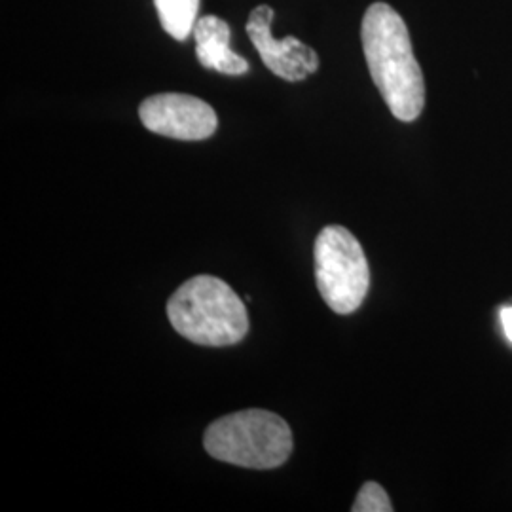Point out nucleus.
Segmentation results:
<instances>
[{"mask_svg":"<svg viewBox=\"0 0 512 512\" xmlns=\"http://www.w3.org/2000/svg\"><path fill=\"white\" fill-rule=\"evenodd\" d=\"M274 10L266 4L256 6L247 21V35L255 44L264 65L287 82H302L319 69V55L298 38L277 40L272 35Z\"/></svg>","mask_w":512,"mask_h":512,"instance_id":"obj_6","label":"nucleus"},{"mask_svg":"<svg viewBox=\"0 0 512 512\" xmlns=\"http://www.w3.org/2000/svg\"><path fill=\"white\" fill-rule=\"evenodd\" d=\"M209 456L247 469L281 467L293 452L289 423L268 410H241L213 421L203 437Z\"/></svg>","mask_w":512,"mask_h":512,"instance_id":"obj_3","label":"nucleus"},{"mask_svg":"<svg viewBox=\"0 0 512 512\" xmlns=\"http://www.w3.org/2000/svg\"><path fill=\"white\" fill-rule=\"evenodd\" d=\"M171 327L207 348L234 346L249 332V315L238 293L213 275H196L167 302Z\"/></svg>","mask_w":512,"mask_h":512,"instance_id":"obj_2","label":"nucleus"},{"mask_svg":"<svg viewBox=\"0 0 512 512\" xmlns=\"http://www.w3.org/2000/svg\"><path fill=\"white\" fill-rule=\"evenodd\" d=\"M353 512H391L393 505L389 495L385 494L384 488L378 482H366L357 495L353 507Z\"/></svg>","mask_w":512,"mask_h":512,"instance_id":"obj_9","label":"nucleus"},{"mask_svg":"<svg viewBox=\"0 0 512 512\" xmlns=\"http://www.w3.org/2000/svg\"><path fill=\"white\" fill-rule=\"evenodd\" d=\"M194 38H196L198 61L205 69L228 74V76L249 73L247 59L232 52L230 48V27L224 19L217 16H203L198 19Z\"/></svg>","mask_w":512,"mask_h":512,"instance_id":"obj_7","label":"nucleus"},{"mask_svg":"<svg viewBox=\"0 0 512 512\" xmlns=\"http://www.w3.org/2000/svg\"><path fill=\"white\" fill-rule=\"evenodd\" d=\"M165 33L175 40H186L194 33L200 0H154Z\"/></svg>","mask_w":512,"mask_h":512,"instance_id":"obj_8","label":"nucleus"},{"mask_svg":"<svg viewBox=\"0 0 512 512\" xmlns=\"http://www.w3.org/2000/svg\"><path fill=\"white\" fill-rule=\"evenodd\" d=\"M139 118L148 131L179 141H203L219 128L213 107L186 93L148 97L139 107Z\"/></svg>","mask_w":512,"mask_h":512,"instance_id":"obj_5","label":"nucleus"},{"mask_svg":"<svg viewBox=\"0 0 512 512\" xmlns=\"http://www.w3.org/2000/svg\"><path fill=\"white\" fill-rule=\"evenodd\" d=\"M315 283L330 310H359L370 287L365 251L344 226H327L315 239Z\"/></svg>","mask_w":512,"mask_h":512,"instance_id":"obj_4","label":"nucleus"},{"mask_svg":"<svg viewBox=\"0 0 512 512\" xmlns=\"http://www.w3.org/2000/svg\"><path fill=\"white\" fill-rule=\"evenodd\" d=\"M499 319H501V327L505 330L507 340L512 344V306H503L499 311Z\"/></svg>","mask_w":512,"mask_h":512,"instance_id":"obj_10","label":"nucleus"},{"mask_svg":"<svg viewBox=\"0 0 512 512\" xmlns=\"http://www.w3.org/2000/svg\"><path fill=\"white\" fill-rule=\"evenodd\" d=\"M366 65L385 105L401 122H414L425 107V82L404 19L385 2H374L361 25Z\"/></svg>","mask_w":512,"mask_h":512,"instance_id":"obj_1","label":"nucleus"}]
</instances>
